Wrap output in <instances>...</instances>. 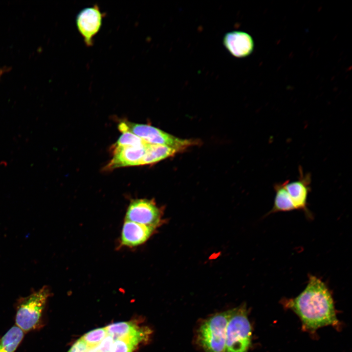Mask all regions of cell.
<instances>
[{
    "label": "cell",
    "mask_w": 352,
    "mask_h": 352,
    "mask_svg": "<svg viewBox=\"0 0 352 352\" xmlns=\"http://www.w3.org/2000/svg\"><path fill=\"white\" fill-rule=\"evenodd\" d=\"M283 302L299 317L305 331L313 333L320 328L340 325L331 293L325 283L315 276L309 275L306 288L299 295Z\"/></svg>",
    "instance_id": "1"
},
{
    "label": "cell",
    "mask_w": 352,
    "mask_h": 352,
    "mask_svg": "<svg viewBox=\"0 0 352 352\" xmlns=\"http://www.w3.org/2000/svg\"><path fill=\"white\" fill-rule=\"evenodd\" d=\"M50 290L44 286L27 297L22 298L16 308V326L24 332L39 329L43 326V313Z\"/></svg>",
    "instance_id": "2"
},
{
    "label": "cell",
    "mask_w": 352,
    "mask_h": 352,
    "mask_svg": "<svg viewBox=\"0 0 352 352\" xmlns=\"http://www.w3.org/2000/svg\"><path fill=\"white\" fill-rule=\"evenodd\" d=\"M252 328L245 306L231 309L226 331L224 352H247Z\"/></svg>",
    "instance_id": "3"
},
{
    "label": "cell",
    "mask_w": 352,
    "mask_h": 352,
    "mask_svg": "<svg viewBox=\"0 0 352 352\" xmlns=\"http://www.w3.org/2000/svg\"><path fill=\"white\" fill-rule=\"evenodd\" d=\"M231 309L204 320L197 332V341L204 352H224L226 331Z\"/></svg>",
    "instance_id": "4"
},
{
    "label": "cell",
    "mask_w": 352,
    "mask_h": 352,
    "mask_svg": "<svg viewBox=\"0 0 352 352\" xmlns=\"http://www.w3.org/2000/svg\"><path fill=\"white\" fill-rule=\"evenodd\" d=\"M118 129L122 132H132L148 143L168 146L179 152L192 145L193 142L191 140L178 138L150 125L128 121L121 122Z\"/></svg>",
    "instance_id": "5"
},
{
    "label": "cell",
    "mask_w": 352,
    "mask_h": 352,
    "mask_svg": "<svg viewBox=\"0 0 352 352\" xmlns=\"http://www.w3.org/2000/svg\"><path fill=\"white\" fill-rule=\"evenodd\" d=\"M105 15L97 4L86 7L77 14L76 27L87 46L93 45V38L101 28Z\"/></svg>",
    "instance_id": "6"
},
{
    "label": "cell",
    "mask_w": 352,
    "mask_h": 352,
    "mask_svg": "<svg viewBox=\"0 0 352 352\" xmlns=\"http://www.w3.org/2000/svg\"><path fill=\"white\" fill-rule=\"evenodd\" d=\"M160 211L153 200L136 199L130 203L125 220L155 228L160 223Z\"/></svg>",
    "instance_id": "7"
},
{
    "label": "cell",
    "mask_w": 352,
    "mask_h": 352,
    "mask_svg": "<svg viewBox=\"0 0 352 352\" xmlns=\"http://www.w3.org/2000/svg\"><path fill=\"white\" fill-rule=\"evenodd\" d=\"M297 180L292 182L289 180L285 181V186L296 210H303L309 215L307 200L310 191L311 176L310 173L305 174L301 166Z\"/></svg>",
    "instance_id": "8"
},
{
    "label": "cell",
    "mask_w": 352,
    "mask_h": 352,
    "mask_svg": "<svg viewBox=\"0 0 352 352\" xmlns=\"http://www.w3.org/2000/svg\"><path fill=\"white\" fill-rule=\"evenodd\" d=\"M147 144L142 147L113 146L112 158L104 170L109 171L120 167L138 166L145 153Z\"/></svg>",
    "instance_id": "9"
},
{
    "label": "cell",
    "mask_w": 352,
    "mask_h": 352,
    "mask_svg": "<svg viewBox=\"0 0 352 352\" xmlns=\"http://www.w3.org/2000/svg\"><path fill=\"white\" fill-rule=\"evenodd\" d=\"M154 228L126 220L123 224L121 234V244L133 247L145 242L152 235Z\"/></svg>",
    "instance_id": "10"
},
{
    "label": "cell",
    "mask_w": 352,
    "mask_h": 352,
    "mask_svg": "<svg viewBox=\"0 0 352 352\" xmlns=\"http://www.w3.org/2000/svg\"><path fill=\"white\" fill-rule=\"evenodd\" d=\"M224 46L233 56L244 57L249 55L254 49L251 36L242 31H232L226 33L223 39Z\"/></svg>",
    "instance_id": "11"
},
{
    "label": "cell",
    "mask_w": 352,
    "mask_h": 352,
    "mask_svg": "<svg viewBox=\"0 0 352 352\" xmlns=\"http://www.w3.org/2000/svg\"><path fill=\"white\" fill-rule=\"evenodd\" d=\"M105 328L108 335L113 339L131 338L151 330L148 328L139 326L133 321L116 322Z\"/></svg>",
    "instance_id": "12"
},
{
    "label": "cell",
    "mask_w": 352,
    "mask_h": 352,
    "mask_svg": "<svg viewBox=\"0 0 352 352\" xmlns=\"http://www.w3.org/2000/svg\"><path fill=\"white\" fill-rule=\"evenodd\" d=\"M178 152L177 150L168 146L148 143L145 153L138 165L154 164L172 156Z\"/></svg>",
    "instance_id": "13"
},
{
    "label": "cell",
    "mask_w": 352,
    "mask_h": 352,
    "mask_svg": "<svg viewBox=\"0 0 352 352\" xmlns=\"http://www.w3.org/2000/svg\"><path fill=\"white\" fill-rule=\"evenodd\" d=\"M274 189L275 192L274 204L268 214L296 210L285 188L284 182L275 184Z\"/></svg>",
    "instance_id": "14"
},
{
    "label": "cell",
    "mask_w": 352,
    "mask_h": 352,
    "mask_svg": "<svg viewBox=\"0 0 352 352\" xmlns=\"http://www.w3.org/2000/svg\"><path fill=\"white\" fill-rule=\"evenodd\" d=\"M151 333L150 331L131 338L114 339L110 352H133L149 340Z\"/></svg>",
    "instance_id": "15"
},
{
    "label": "cell",
    "mask_w": 352,
    "mask_h": 352,
    "mask_svg": "<svg viewBox=\"0 0 352 352\" xmlns=\"http://www.w3.org/2000/svg\"><path fill=\"white\" fill-rule=\"evenodd\" d=\"M24 337V332L14 326L0 338V352H15Z\"/></svg>",
    "instance_id": "16"
},
{
    "label": "cell",
    "mask_w": 352,
    "mask_h": 352,
    "mask_svg": "<svg viewBox=\"0 0 352 352\" xmlns=\"http://www.w3.org/2000/svg\"><path fill=\"white\" fill-rule=\"evenodd\" d=\"M147 143L134 134L126 132H122V134L119 137L114 146L142 147Z\"/></svg>",
    "instance_id": "17"
},
{
    "label": "cell",
    "mask_w": 352,
    "mask_h": 352,
    "mask_svg": "<svg viewBox=\"0 0 352 352\" xmlns=\"http://www.w3.org/2000/svg\"><path fill=\"white\" fill-rule=\"evenodd\" d=\"M108 335L105 327L97 328L85 333L81 338L88 347L99 344Z\"/></svg>",
    "instance_id": "18"
},
{
    "label": "cell",
    "mask_w": 352,
    "mask_h": 352,
    "mask_svg": "<svg viewBox=\"0 0 352 352\" xmlns=\"http://www.w3.org/2000/svg\"><path fill=\"white\" fill-rule=\"evenodd\" d=\"M113 341V338L108 335L99 344L89 347L88 352H110Z\"/></svg>",
    "instance_id": "19"
},
{
    "label": "cell",
    "mask_w": 352,
    "mask_h": 352,
    "mask_svg": "<svg viewBox=\"0 0 352 352\" xmlns=\"http://www.w3.org/2000/svg\"><path fill=\"white\" fill-rule=\"evenodd\" d=\"M88 347L80 338L75 342L67 352H88Z\"/></svg>",
    "instance_id": "20"
},
{
    "label": "cell",
    "mask_w": 352,
    "mask_h": 352,
    "mask_svg": "<svg viewBox=\"0 0 352 352\" xmlns=\"http://www.w3.org/2000/svg\"><path fill=\"white\" fill-rule=\"evenodd\" d=\"M1 74H2V71H1V70H0V76L1 75Z\"/></svg>",
    "instance_id": "21"
}]
</instances>
